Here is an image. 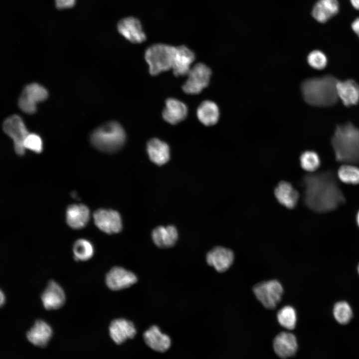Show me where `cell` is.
Instances as JSON below:
<instances>
[{"mask_svg":"<svg viewBox=\"0 0 359 359\" xmlns=\"http://www.w3.org/2000/svg\"><path fill=\"white\" fill-rule=\"evenodd\" d=\"M90 140L92 145L98 150L112 153L123 147L126 134L119 123L110 121L95 129L91 133Z\"/></svg>","mask_w":359,"mask_h":359,"instance_id":"4","label":"cell"},{"mask_svg":"<svg viewBox=\"0 0 359 359\" xmlns=\"http://www.w3.org/2000/svg\"><path fill=\"white\" fill-rule=\"evenodd\" d=\"M143 338L150 348L159 352L166 351L171 345L170 337L163 333L156 325H153L146 330L143 334Z\"/></svg>","mask_w":359,"mask_h":359,"instance_id":"19","label":"cell"},{"mask_svg":"<svg viewBox=\"0 0 359 359\" xmlns=\"http://www.w3.org/2000/svg\"><path fill=\"white\" fill-rule=\"evenodd\" d=\"M196 114L200 122L207 126L215 124L219 117L217 105L209 100L204 101L199 105Z\"/></svg>","mask_w":359,"mask_h":359,"instance_id":"27","label":"cell"},{"mask_svg":"<svg viewBox=\"0 0 359 359\" xmlns=\"http://www.w3.org/2000/svg\"><path fill=\"white\" fill-rule=\"evenodd\" d=\"M119 32L131 42L139 43L144 41L146 35L140 21L134 17H127L121 19L117 24Z\"/></svg>","mask_w":359,"mask_h":359,"instance_id":"12","label":"cell"},{"mask_svg":"<svg viewBox=\"0 0 359 359\" xmlns=\"http://www.w3.org/2000/svg\"><path fill=\"white\" fill-rule=\"evenodd\" d=\"M56 6L59 9L72 7L76 0H55Z\"/></svg>","mask_w":359,"mask_h":359,"instance_id":"35","label":"cell"},{"mask_svg":"<svg viewBox=\"0 0 359 359\" xmlns=\"http://www.w3.org/2000/svg\"><path fill=\"white\" fill-rule=\"evenodd\" d=\"M358 273H359V265L358 267Z\"/></svg>","mask_w":359,"mask_h":359,"instance_id":"40","label":"cell"},{"mask_svg":"<svg viewBox=\"0 0 359 359\" xmlns=\"http://www.w3.org/2000/svg\"><path fill=\"white\" fill-rule=\"evenodd\" d=\"M195 59L194 52L185 45L177 46L172 69L176 76L187 75L190 65Z\"/></svg>","mask_w":359,"mask_h":359,"instance_id":"15","label":"cell"},{"mask_svg":"<svg viewBox=\"0 0 359 359\" xmlns=\"http://www.w3.org/2000/svg\"><path fill=\"white\" fill-rule=\"evenodd\" d=\"M176 46L163 44H154L148 47L145 52V58L149 66L152 75L172 68Z\"/></svg>","mask_w":359,"mask_h":359,"instance_id":"5","label":"cell"},{"mask_svg":"<svg viewBox=\"0 0 359 359\" xmlns=\"http://www.w3.org/2000/svg\"><path fill=\"white\" fill-rule=\"evenodd\" d=\"M253 291L261 303L269 309L276 307L283 293L282 285L276 280L260 282L253 287Z\"/></svg>","mask_w":359,"mask_h":359,"instance_id":"6","label":"cell"},{"mask_svg":"<svg viewBox=\"0 0 359 359\" xmlns=\"http://www.w3.org/2000/svg\"><path fill=\"white\" fill-rule=\"evenodd\" d=\"M152 237L154 243L159 247L169 248L175 244L178 233L173 225L159 226L153 230Z\"/></svg>","mask_w":359,"mask_h":359,"instance_id":"24","label":"cell"},{"mask_svg":"<svg viewBox=\"0 0 359 359\" xmlns=\"http://www.w3.org/2000/svg\"><path fill=\"white\" fill-rule=\"evenodd\" d=\"M4 132L13 141L14 148L16 154L22 155L24 153V141L29 134L22 118L18 115L7 117L2 124Z\"/></svg>","mask_w":359,"mask_h":359,"instance_id":"8","label":"cell"},{"mask_svg":"<svg viewBox=\"0 0 359 359\" xmlns=\"http://www.w3.org/2000/svg\"><path fill=\"white\" fill-rule=\"evenodd\" d=\"M74 259L75 261H85L92 257L94 248L88 240L80 239L75 241L73 246Z\"/></svg>","mask_w":359,"mask_h":359,"instance_id":"28","label":"cell"},{"mask_svg":"<svg viewBox=\"0 0 359 359\" xmlns=\"http://www.w3.org/2000/svg\"><path fill=\"white\" fill-rule=\"evenodd\" d=\"M300 161L302 168L311 173L317 170L320 165V159L318 155L312 151L303 152L300 156Z\"/></svg>","mask_w":359,"mask_h":359,"instance_id":"32","label":"cell"},{"mask_svg":"<svg viewBox=\"0 0 359 359\" xmlns=\"http://www.w3.org/2000/svg\"><path fill=\"white\" fill-rule=\"evenodd\" d=\"M353 6L359 10V0H350Z\"/></svg>","mask_w":359,"mask_h":359,"instance_id":"37","label":"cell"},{"mask_svg":"<svg viewBox=\"0 0 359 359\" xmlns=\"http://www.w3.org/2000/svg\"><path fill=\"white\" fill-rule=\"evenodd\" d=\"M277 317L278 322L283 327L290 330L295 328L297 316L292 307L286 306L283 307L278 311Z\"/></svg>","mask_w":359,"mask_h":359,"instance_id":"29","label":"cell"},{"mask_svg":"<svg viewBox=\"0 0 359 359\" xmlns=\"http://www.w3.org/2000/svg\"><path fill=\"white\" fill-rule=\"evenodd\" d=\"M333 315L336 320L342 325L348 324L353 317V312L350 305L345 301H340L335 305Z\"/></svg>","mask_w":359,"mask_h":359,"instance_id":"31","label":"cell"},{"mask_svg":"<svg viewBox=\"0 0 359 359\" xmlns=\"http://www.w3.org/2000/svg\"><path fill=\"white\" fill-rule=\"evenodd\" d=\"M52 334L51 327L42 320H37L26 333L28 341L35 346L45 347Z\"/></svg>","mask_w":359,"mask_h":359,"instance_id":"20","label":"cell"},{"mask_svg":"<svg viewBox=\"0 0 359 359\" xmlns=\"http://www.w3.org/2000/svg\"><path fill=\"white\" fill-rule=\"evenodd\" d=\"M336 160L359 164V129L351 123L337 127L332 138Z\"/></svg>","mask_w":359,"mask_h":359,"instance_id":"3","label":"cell"},{"mask_svg":"<svg viewBox=\"0 0 359 359\" xmlns=\"http://www.w3.org/2000/svg\"><path fill=\"white\" fill-rule=\"evenodd\" d=\"M211 75L210 69L205 64L198 63L190 68L187 79L182 86L183 91L188 94L199 93L206 87Z\"/></svg>","mask_w":359,"mask_h":359,"instance_id":"7","label":"cell"},{"mask_svg":"<svg viewBox=\"0 0 359 359\" xmlns=\"http://www.w3.org/2000/svg\"><path fill=\"white\" fill-rule=\"evenodd\" d=\"M109 331L110 337L117 344L134 338L136 334L133 323L124 318L113 320L110 324Z\"/></svg>","mask_w":359,"mask_h":359,"instance_id":"14","label":"cell"},{"mask_svg":"<svg viewBox=\"0 0 359 359\" xmlns=\"http://www.w3.org/2000/svg\"><path fill=\"white\" fill-rule=\"evenodd\" d=\"M233 260L234 254L232 251L224 247H215L206 255L208 264L219 272H224L229 269Z\"/></svg>","mask_w":359,"mask_h":359,"instance_id":"13","label":"cell"},{"mask_svg":"<svg viewBox=\"0 0 359 359\" xmlns=\"http://www.w3.org/2000/svg\"><path fill=\"white\" fill-rule=\"evenodd\" d=\"M41 298L43 306L46 310L59 308L63 305L65 300L63 289L53 280L48 282Z\"/></svg>","mask_w":359,"mask_h":359,"instance_id":"18","label":"cell"},{"mask_svg":"<svg viewBox=\"0 0 359 359\" xmlns=\"http://www.w3.org/2000/svg\"><path fill=\"white\" fill-rule=\"evenodd\" d=\"M357 222L358 225L359 226V212H358V214H357Z\"/></svg>","mask_w":359,"mask_h":359,"instance_id":"39","label":"cell"},{"mask_svg":"<svg viewBox=\"0 0 359 359\" xmlns=\"http://www.w3.org/2000/svg\"><path fill=\"white\" fill-rule=\"evenodd\" d=\"M338 82L336 78L331 75L304 80L301 87L304 100L309 104L316 106L335 104L338 99Z\"/></svg>","mask_w":359,"mask_h":359,"instance_id":"2","label":"cell"},{"mask_svg":"<svg viewBox=\"0 0 359 359\" xmlns=\"http://www.w3.org/2000/svg\"><path fill=\"white\" fill-rule=\"evenodd\" d=\"M274 193L278 202L290 209L295 207L299 197L298 191L290 183L285 181H282L278 184Z\"/></svg>","mask_w":359,"mask_h":359,"instance_id":"22","label":"cell"},{"mask_svg":"<svg viewBox=\"0 0 359 359\" xmlns=\"http://www.w3.org/2000/svg\"><path fill=\"white\" fill-rule=\"evenodd\" d=\"M48 91L43 86L36 83L26 85L18 100L19 109L23 112L32 114L36 111V104L46 100Z\"/></svg>","mask_w":359,"mask_h":359,"instance_id":"9","label":"cell"},{"mask_svg":"<svg viewBox=\"0 0 359 359\" xmlns=\"http://www.w3.org/2000/svg\"><path fill=\"white\" fill-rule=\"evenodd\" d=\"M93 218L97 227L106 233H118L122 230L121 217L117 211L99 209L95 211Z\"/></svg>","mask_w":359,"mask_h":359,"instance_id":"10","label":"cell"},{"mask_svg":"<svg viewBox=\"0 0 359 359\" xmlns=\"http://www.w3.org/2000/svg\"><path fill=\"white\" fill-rule=\"evenodd\" d=\"M337 0H318L312 10V15L318 21L324 23L339 11Z\"/></svg>","mask_w":359,"mask_h":359,"instance_id":"26","label":"cell"},{"mask_svg":"<svg viewBox=\"0 0 359 359\" xmlns=\"http://www.w3.org/2000/svg\"><path fill=\"white\" fill-rule=\"evenodd\" d=\"M25 149H28L35 153H39L42 149V143L40 137L35 134H29L24 142Z\"/></svg>","mask_w":359,"mask_h":359,"instance_id":"34","label":"cell"},{"mask_svg":"<svg viewBox=\"0 0 359 359\" xmlns=\"http://www.w3.org/2000/svg\"><path fill=\"white\" fill-rule=\"evenodd\" d=\"M147 152L152 162L159 166L166 164L170 159L168 145L157 138L149 140L147 145Z\"/></svg>","mask_w":359,"mask_h":359,"instance_id":"23","label":"cell"},{"mask_svg":"<svg viewBox=\"0 0 359 359\" xmlns=\"http://www.w3.org/2000/svg\"><path fill=\"white\" fill-rule=\"evenodd\" d=\"M338 177L343 182L356 184L359 183V168L346 164L341 166L338 171Z\"/></svg>","mask_w":359,"mask_h":359,"instance_id":"30","label":"cell"},{"mask_svg":"<svg viewBox=\"0 0 359 359\" xmlns=\"http://www.w3.org/2000/svg\"><path fill=\"white\" fill-rule=\"evenodd\" d=\"M106 284L112 290L128 288L137 281L136 276L121 267H114L106 276Z\"/></svg>","mask_w":359,"mask_h":359,"instance_id":"11","label":"cell"},{"mask_svg":"<svg viewBox=\"0 0 359 359\" xmlns=\"http://www.w3.org/2000/svg\"><path fill=\"white\" fill-rule=\"evenodd\" d=\"M89 215V209L85 205H70L66 211L67 223L71 228L80 229L86 225Z\"/></svg>","mask_w":359,"mask_h":359,"instance_id":"25","label":"cell"},{"mask_svg":"<svg viewBox=\"0 0 359 359\" xmlns=\"http://www.w3.org/2000/svg\"><path fill=\"white\" fill-rule=\"evenodd\" d=\"M337 90L338 98L346 106L354 105L359 102V84L355 80L338 81Z\"/></svg>","mask_w":359,"mask_h":359,"instance_id":"21","label":"cell"},{"mask_svg":"<svg viewBox=\"0 0 359 359\" xmlns=\"http://www.w3.org/2000/svg\"><path fill=\"white\" fill-rule=\"evenodd\" d=\"M304 201L311 209L324 212L334 210L345 201L335 177L329 171L311 173L303 178Z\"/></svg>","mask_w":359,"mask_h":359,"instance_id":"1","label":"cell"},{"mask_svg":"<svg viewBox=\"0 0 359 359\" xmlns=\"http://www.w3.org/2000/svg\"><path fill=\"white\" fill-rule=\"evenodd\" d=\"M307 61L312 68L321 70L326 66L328 60L326 55L323 52L316 50L309 54Z\"/></svg>","mask_w":359,"mask_h":359,"instance_id":"33","label":"cell"},{"mask_svg":"<svg viewBox=\"0 0 359 359\" xmlns=\"http://www.w3.org/2000/svg\"><path fill=\"white\" fill-rule=\"evenodd\" d=\"M273 348L275 353L281 358L286 359L294 356L298 349L296 337L288 332L280 333L274 340Z\"/></svg>","mask_w":359,"mask_h":359,"instance_id":"16","label":"cell"},{"mask_svg":"<svg viewBox=\"0 0 359 359\" xmlns=\"http://www.w3.org/2000/svg\"><path fill=\"white\" fill-rule=\"evenodd\" d=\"M4 302H5V297H4V294L3 293V292H2V291H0V306H1L4 303Z\"/></svg>","mask_w":359,"mask_h":359,"instance_id":"38","label":"cell"},{"mask_svg":"<svg viewBox=\"0 0 359 359\" xmlns=\"http://www.w3.org/2000/svg\"><path fill=\"white\" fill-rule=\"evenodd\" d=\"M162 112L164 119L172 125H176L185 119L187 108L182 102L173 98L167 99Z\"/></svg>","mask_w":359,"mask_h":359,"instance_id":"17","label":"cell"},{"mask_svg":"<svg viewBox=\"0 0 359 359\" xmlns=\"http://www.w3.org/2000/svg\"><path fill=\"white\" fill-rule=\"evenodd\" d=\"M352 27L354 31L359 37V17L354 21L352 24Z\"/></svg>","mask_w":359,"mask_h":359,"instance_id":"36","label":"cell"}]
</instances>
